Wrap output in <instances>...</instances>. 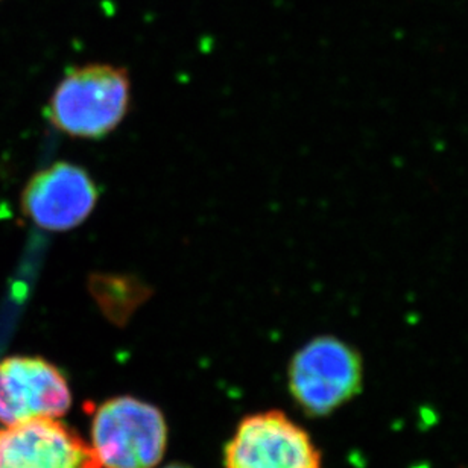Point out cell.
<instances>
[{"instance_id":"1","label":"cell","mask_w":468,"mask_h":468,"mask_svg":"<svg viewBox=\"0 0 468 468\" xmlns=\"http://www.w3.org/2000/svg\"><path fill=\"white\" fill-rule=\"evenodd\" d=\"M131 105L130 73L113 64L90 63L69 70L48 104L55 130L72 139L100 140L121 125Z\"/></svg>"},{"instance_id":"2","label":"cell","mask_w":468,"mask_h":468,"mask_svg":"<svg viewBox=\"0 0 468 468\" xmlns=\"http://www.w3.org/2000/svg\"><path fill=\"white\" fill-rule=\"evenodd\" d=\"M166 444L162 410L134 397L105 401L91 421L90 446L101 468H154Z\"/></svg>"},{"instance_id":"3","label":"cell","mask_w":468,"mask_h":468,"mask_svg":"<svg viewBox=\"0 0 468 468\" xmlns=\"http://www.w3.org/2000/svg\"><path fill=\"white\" fill-rule=\"evenodd\" d=\"M364 385V360L343 339L318 336L289 365V389L306 414L325 417L353 400Z\"/></svg>"},{"instance_id":"4","label":"cell","mask_w":468,"mask_h":468,"mask_svg":"<svg viewBox=\"0 0 468 468\" xmlns=\"http://www.w3.org/2000/svg\"><path fill=\"white\" fill-rule=\"evenodd\" d=\"M100 190L90 172L59 160L36 172L20 195L25 217L41 230H75L95 212Z\"/></svg>"},{"instance_id":"5","label":"cell","mask_w":468,"mask_h":468,"mask_svg":"<svg viewBox=\"0 0 468 468\" xmlns=\"http://www.w3.org/2000/svg\"><path fill=\"white\" fill-rule=\"evenodd\" d=\"M226 468H323L311 435L280 410L243 419L226 447Z\"/></svg>"},{"instance_id":"6","label":"cell","mask_w":468,"mask_h":468,"mask_svg":"<svg viewBox=\"0 0 468 468\" xmlns=\"http://www.w3.org/2000/svg\"><path fill=\"white\" fill-rule=\"evenodd\" d=\"M72 406V392L54 364L36 356L0 360V424L61 419Z\"/></svg>"},{"instance_id":"7","label":"cell","mask_w":468,"mask_h":468,"mask_svg":"<svg viewBox=\"0 0 468 468\" xmlns=\"http://www.w3.org/2000/svg\"><path fill=\"white\" fill-rule=\"evenodd\" d=\"M0 468H101L90 442L59 419L0 429Z\"/></svg>"},{"instance_id":"8","label":"cell","mask_w":468,"mask_h":468,"mask_svg":"<svg viewBox=\"0 0 468 468\" xmlns=\"http://www.w3.org/2000/svg\"><path fill=\"white\" fill-rule=\"evenodd\" d=\"M165 468H189V467H186V465H180V464H172V465H167V467H165Z\"/></svg>"}]
</instances>
